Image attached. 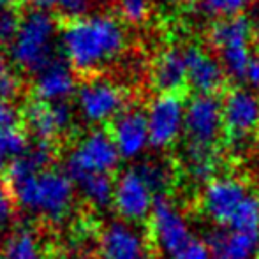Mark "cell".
Masks as SVG:
<instances>
[{"mask_svg":"<svg viewBox=\"0 0 259 259\" xmlns=\"http://www.w3.org/2000/svg\"><path fill=\"white\" fill-rule=\"evenodd\" d=\"M74 116L76 111L69 103H45L37 99L30 101L21 111V120L34 140L53 145L67 136L74 125Z\"/></svg>","mask_w":259,"mask_h":259,"instance_id":"9","label":"cell"},{"mask_svg":"<svg viewBox=\"0 0 259 259\" xmlns=\"http://www.w3.org/2000/svg\"><path fill=\"white\" fill-rule=\"evenodd\" d=\"M157 94H182L187 87V57L182 46H167L155 57L150 71Z\"/></svg>","mask_w":259,"mask_h":259,"instance_id":"17","label":"cell"},{"mask_svg":"<svg viewBox=\"0 0 259 259\" xmlns=\"http://www.w3.org/2000/svg\"><path fill=\"white\" fill-rule=\"evenodd\" d=\"M129 41V28L122 18L108 11H94L67 20L60 28L58 50L76 72L94 76L118 62Z\"/></svg>","mask_w":259,"mask_h":259,"instance_id":"1","label":"cell"},{"mask_svg":"<svg viewBox=\"0 0 259 259\" xmlns=\"http://www.w3.org/2000/svg\"><path fill=\"white\" fill-rule=\"evenodd\" d=\"M252 30H254V42L257 45V48H259V6H257V9H256V16L252 18Z\"/></svg>","mask_w":259,"mask_h":259,"instance_id":"36","label":"cell"},{"mask_svg":"<svg viewBox=\"0 0 259 259\" xmlns=\"http://www.w3.org/2000/svg\"><path fill=\"white\" fill-rule=\"evenodd\" d=\"M0 259H7L6 256H4V254H0Z\"/></svg>","mask_w":259,"mask_h":259,"instance_id":"41","label":"cell"},{"mask_svg":"<svg viewBox=\"0 0 259 259\" xmlns=\"http://www.w3.org/2000/svg\"><path fill=\"white\" fill-rule=\"evenodd\" d=\"M184 134L187 143L217 147L222 131V101L219 96H194L185 108Z\"/></svg>","mask_w":259,"mask_h":259,"instance_id":"10","label":"cell"},{"mask_svg":"<svg viewBox=\"0 0 259 259\" xmlns=\"http://www.w3.org/2000/svg\"><path fill=\"white\" fill-rule=\"evenodd\" d=\"M89 259H101V257H94V256H92V257H89Z\"/></svg>","mask_w":259,"mask_h":259,"instance_id":"42","label":"cell"},{"mask_svg":"<svg viewBox=\"0 0 259 259\" xmlns=\"http://www.w3.org/2000/svg\"><path fill=\"white\" fill-rule=\"evenodd\" d=\"M154 199L155 196L147 187L140 173L134 169V166L120 173L115 184L113 206L122 221L129 224H140L147 221L154 208Z\"/></svg>","mask_w":259,"mask_h":259,"instance_id":"12","label":"cell"},{"mask_svg":"<svg viewBox=\"0 0 259 259\" xmlns=\"http://www.w3.org/2000/svg\"><path fill=\"white\" fill-rule=\"evenodd\" d=\"M226 228L233 231L259 233V196L250 192L242 201V205L236 208L235 215Z\"/></svg>","mask_w":259,"mask_h":259,"instance_id":"25","label":"cell"},{"mask_svg":"<svg viewBox=\"0 0 259 259\" xmlns=\"http://www.w3.org/2000/svg\"><path fill=\"white\" fill-rule=\"evenodd\" d=\"M141 259H154L152 256H145V257H141Z\"/></svg>","mask_w":259,"mask_h":259,"instance_id":"40","label":"cell"},{"mask_svg":"<svg viewBox=\"0 0 259 259\" xmlns=\"http://www.w3.org/2000/svg\"><path fill=\"white\" fill-rule=\"evenodd\" d=\"M7 185L16 206L25 208L48 224L67 221L74 208V184L65 171L55 169V166L39 175L11 180Z\"/></svg>","mask_w":259,"mask_h":259,"instance_id":"2","label":"cell"},{"mask_svg":"<svg viewBox=\"0 0 259 259\" xmlns=\"http://www.w3.org/2000/svg\"><path fill=\"white\" fill-rule=\"evenodd\" d=\"M249 194V185L242 178L215 177L205 184V189L199 196V208L217 226H228L236 208Z\"/></svg>","mask_w":259,"mask_h":259,"instance_id":"11","label":"cell"},{"mask_svg":"<svg viewBox=\"0 0 259 259\" xmlns=\"http://www.w3.org/2000/svg\"><path fill=\"white\" fill-rule=\"evenodd\" d=\"M30 140L25 131L20 127L16 129H7L0 133V173L7 171V167L20 159L21 155L27 152Z\"/></svg>","mask_w":259,"mask_h":259,"instance_id":"24","label":"cell"},{"mask_svg":"<svg viewBox=\"0 0 259 259\" xmlns=\"http://www.w3.org/2000/svg\"><path fill=\"white\" fill-rule=\"evenodd\" d=\"M21 23V14L16 7H0V46H9L16 37Z\"/></svg>","mask_w":259,"mask_h":259,"instance_id":"28","label":"cell"},{"mask_svg":"<svg viewBox=\"0 0 259 259\" xmlns=\"http://www.w3.org/2000/svg\"><path fill=\"white\" fill-rule=\"evenodd\" d=\"M256 177H257V184H259V164H257V171H256Z\"/></svg>","mask_w":259,"mask_h":259,"instance_id":"39","label":"cell"},{"mask_svg":"<svg viewBox=\"0 0 259 259\" xmlns=\"http://www.w3.org/2000/svg\"><path fill=\"white\" fill-rule=\"evenodd\" d=\"M243 83H247V85L252 87V89H259V55L256 53H254L252 60H250L249 67H247Z\"/></svg>","mask_w":259,"mask_h":259,"instance_id":"34","label":"cell"},{"mask_svg":"<svg viewBox=\"0 0 259 259\" xmlns=\"http://www.w3.org/2000/svg\"><path fill=\"white\" fill-rule=\"evenodd\" d=\"M187 57V87L196 96H217L226 89L228 74L221 60L199 46L185 48Z\"/></svg>","mask_w":259,"mask_h":259,"instance_id":"15","label":"cell"},{"mask_svg":"<svg viewBox=\"0 0 259 259\" xmlns=\"http://www.w3.org/2000/svg\"><path fill=\"white\" fill-rule=\"evenodd\" d=\"M150 0H118L120 18L125 23L140 25L147 20Z\"/></svg>","mask_w":259,"mask_h":259,"instance_id":"29","label":"cell"},{"mask_svg":"<svg viewBox=\"0 0 259 259\" xmlns=\"http://www.w3.org/2000/svg\"><path fill=\"white\" fill-rule=\"evenodd\" d=\"M76 191L85 198V201L94 208H108L113 205L115 196V182L111 175H78L71 178Z\"/></svg>","mask_w":259,"mask_h":259,"instance_id":"22","label":"cell"},{"mask_svg":"<svg viewBox=\"0 0 259 259\" xmlns=\"http://www.w3.org/2000/svg\"><path fill=\"white\" fill-rule=\"evenodd\" d=\"M125 89L118 81L103 74L89 76L79 83L74 96V111L92 127L111 123L127 108Z\"/></svg>","mask_w":259,"mask_h":259,"instance_id":"4","label":"cell"},{"mask_svg":"<svg viewBox=\"0 0 259 259\" xmlns=\"http://www.w3.org/2000/svg\"><path fill=\"white\" fill-rule=\"evenodd\" d=\"M21 120V113L13 103H0V133L7 129H16Z\"/></svg>","mask_w":259,"mask_h":259,"instance_id":"33","label":"cell"},{"mask_svg":"<svg viewBox=\"0 0 259 259\" xmlns=\"http://www.w3.org/2000/svg\"><path fill=\"white\" fill-rule=\"evenodd\" d=\"M32 6L35 7V9H45V11H50L53 9V7H57L58 0H30Z\"/></svg>","mask_w":259,"mask_h":259,"instance_id":"35","label":"cell"},{"mask_svg":"<svg viewBox=\"0 0 259 259\" xmlns=\"http://www.w3.org/2000/svg\"><path fill=\"white\" fill-rule=\"evenodd\" d=\"M148 242L167 257L173 259L191 243L192 233L182 211L167 196H157L148 217Z\"/></svg>","mask_w":259,"mask_h":259,"instance_id":"7","label":"cell"},{"mask_svg":"<svg viewBox=\"0 0 259 259\" xmlns=\"http://www.w3.org/2000/svg\"><path fill=\"white\" fill-rule=\"evenodd\" d=\"M134 169L140 173L147 187L155 196H167L169 189L177 182V169L164 159H147L136 164Z\"/></svg>","mask_w":259,"mask_h":259,"instance_id":"23","label":"cell"},{"mask_svg":"<svg viewBox=\"0 0 259 259\" xmlns=\"http://www.w3.org/2000/svg\"><path fill=\"white\" fill-rule=\"evenodd\" d=\"M78 87L76 71L62 57L52 60L32 78L34 99L45 103H69L74 99Z\"/></svg>","mask_w":259,"mask_h":259,"instance_id":"13","label":"cell"},{"mask_svg":"<svg viewBox=\"0 0 259 259\" xmlns=\"http://www.w3.org/2000/svg\"><path fill=\"white\" fill-rule=\"evenodd\" d=\"M109 136L115 141L122 159H136L150 147L147 115L143 108L127 106L111 123Z\"/></svg>","mask_w":259,"mask_h":259,"instance_id":"14","label":"cell"},{"mask_svg":"<svg viewBox=\"0 0 259 259\" xmlns=\"http://www.w3.org/2000/svg\"><path fill=\"white\" fill-rule=\"evenodd\" d=\"M162 4H167V6H173V4H177L178 0H160Z\"/></svg>","mask_w":259,"mask_h":259,"instance_id":"38","label":"cell"},{"mask_svg":"<svg viewBox=\"0 0 259 259\" xmlns=\"http://www.w3.org/2000/svg\"><path fill=\"white\" fill-rule=\"evenodd\" d=\"M210 42L219 53L235 48H249L254 42L252 21L245 14L215 20L210 27Z\"/></svg>","mask_w":259,"mask_h":259,"instance_id":"19","label":"cell"},{"mask_svg":"<svg viewBox=\"0 0 259 259\" xmlns=\"http://www.w3.org/2000/svg\"><path fill=\"white\" fill-rule=\"evenodd\" d=\"M173 259H213V257H211V252L205 243V240L192 238L191 243L182 252H178Z\"/></svg>","mask_w":259,"mask_h":259,"instance_id":"32","label":"cell"},{"mask_svg":"<svg viewBox=\"0 0 259 259\" xmlns=\"http://www.w3.org/2000/svg\"><path fill=\"white\" fill-rule=\"evenodd\" d=\"M7 259H50L52 252L41 236V229L32 224H18L4 242Z\"/></svg>","mask_w":259,"mask_h":259,"instance_id":"20","label":"cell"},{"mask_svg":"<svg viewBox=\"0 0 259 259\" xmlns=\"http://www.w3.org/2000/svg\"><path fill=\"white\" fill-rule=\"evenodd\" d=\"M60 27L52 11L32 7L21 14L16 37L7 46V57L18 71L32 76L58 57Z\"/></svg>","mask_w":259,"mask_h":259,"instance_id":"3","label":"cell"},{"mask_svg":"<svg viewBox=\"0 0 259 259\" xmlns=\"http://www.w3.org/2000/svg\"><path fill=\"white\" fill-rule=\"evenodd\" d=\"M148 245V236H143L133 224L116 221L99 231L97 247L101 259H141Z\"/></svg>","mask_w":259,"mask_h":259,"instance_id":"16","label":"cell"},{"mask_svg":"<svg viewBox=\"0 0 259 259\" xmlns=\"http://www.w3.org/2000/svg\"><path fill=\"white\" fill-rule=\"evenodd\" d=\"M96 4L97 0H58L57 9L67 20H76V18H81L94 13Z\"/></svg>","mask_w":259,"mask_h":259,"instance_id":"31","label":"cell"},{"mask_svg":"<svg viewBox=\"0 0 259 259\" xmlns=\"http://www.w3.org/2000/svg\"><path fill=\"white\" fill-rule=\"evenodd\" d=\"M14 210H16V203L11 194L9 185L6 178H0V235L11 222H14Z\"/></svg>","mask_w":259,"mask_h":259,"instance_id":"30","label":"cell"},{"mask_svg":"<svg viewBox=\"0 0 259 259\" xmlns=\"http://www.w3.org/2000/svg\"><path fill=\"white\" fill-rule=\"evenodd\" d=\"M185 103L182 94H157L145 108L150 147L166 150L173 147L184 133Z\"/></svg>","mask_w":259,"mask_h":259,"instance_id":"8","label":"cell"},{"mask_svg":"<svg viewBox=\"0 0 259 259\" xmlns=\"http://www.w3.org/2000/svg\"><path fill=\"white\" fill-rule=\"evenodd\" d=\"M221 164L217 147H203V145L185 143L184 166L187 175L194 182L208 184L215 178V173Z\"/></svg>","mask_w":259,"mask_h":259,"instance_id":"21","label":"cell"},{"mask_svg":"<svg viewBox=\"0 0 259 259\" xmlns=\"http://www.w3.org/2000/svg\"><path fill=\"white\" fill-rule=\"evenodd\" d=\"M196 2L201 13L222 20V18L240 16L249 7L250 0H196Z\"/></svg>","mask_w":259,"mask_h":259,"instance_id":"27","label":"cell"},{"mask_svg":"<svg viewBox=\"0 0 259 259\" xmlns=\"http://www.w3.org/2000/svg\"><path fill=\"white\" fill-rule=\"evenodd\" d=\"M205 243L213 259H256L259 254V233L215 229Z\"/></svg>","mask_w":259,"mask_h":259,"instance_id":"18","label":"cell"},{"mask_svg":"<svg viewBox=\"0 0 259 259\" xmlns=\"http://www.w3.org/2000/svg\"><path fill=\"white\" fill-rule=\"evenodd\" d=\"M21 90L20 71L7 55L0 53V103H13Z\"/></svg>","mask_w":259,"mask_h":259,"instance_id":"26","label":"cell"},{"mask_svg":"<svg viewBox=\"0 0 259 259\" xmlns=\"http://www.w3.org/2000/svg\"><path fill=\"white\" fill-rule=\"evenodd\" d=\"M120 154L109 131L92 127L83 133L71 147L64 171L69 178L78 175H111L118 167Z\"/></svg>","mask_w":259,"mask_h":259,"instance_id":"5","label":"cell"},{"mask_svg":"<svg viewBox=\"0 0 259 259\" xmlns=\"http://www.w3.org/2000/svg\"><path fill=\"white\" fill-rule=\"evenodd\" d=\"M222 131L235 152L249 147L259 134V96L236 87L222 97Z\"/></svg>","mask_w":259,"mask_h":259,"instance_id":"6","label":"cell"},{"mask_svg":"<svg viewBox=\"0 0 259 259\" xmlns=\"http://www.w3.org/2000/svg\"><path fill=\"white\" fill-rule=\"evenodd\" d=\"M23 0H0V7H16Z\"/></svg>","mask_w":259,"mask_h":259,"instance_id":"37","label":"cell"}]
</instances>
